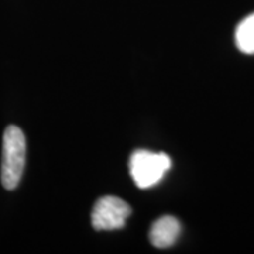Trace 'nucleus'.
Segmentation results:
<instances>
[{
  "instance_id": "20e7f679",
  "label": "nucleus",
  "mask_w": 254,
  "mask_h": 254,
  "mask_svg": "<svg viewBox=\"0 0 254 254\" xmlns=\"http://www.w3.org/2000/svg\"><path fill=\"white\" fill-rule=\"evenodd\" d=\"M180 233H181V225H180L178 219L167 215V216L158 219L151 226L150 242L154 247L167 249V247L175 245Z\"/></svg>"
},
{
  "instance_id": "7ed1b4c3",
  "label": "nucleus",
  "mask_w": 254,
  "mask_h": 254,
  "mask_svg": "<svg viewBox=\"0 0 254 254\" xmlns=\"http://www.w3.org/2000/svg\"><path fill=\"white\" fill-rule=\"evenodd\" d=\"M131 215L128 203L116 196L100 198L92 210V226L96 230H118Z\"/></svg>"
},
{
  "instance_id": "39448f33",
  "label": "nucleus",
  "mask_w": 254,
  "mask_h": 254,
  "mask_svg": "<svg viewBox=\"0 0 254 254\" xmlns=\"http://www.w3.org/2000/svg\"><path fill=\"white\" fill-rule=\"evenodd\" d=\"M236 46L245 54H254V14H250L236 28Z\"/></svg>"
},
{
  "instance_id": "f257e3e1",
  "label": "nucleus",
  "mask_w": 254,
  "mask_h": 254,
  "mask_svg": "<svg viewBox=\"0 0 254 254\" xmlns=\"http://www.w3.org/2000/svg\"><path fill=\"white\" fill-rule=\"evenodd\" d=\"M26 165V137L21 128L9 126L3 134L1 184L7 190L17 188Z\"/></svg>"
},
{
  "instance_id": "f03ea898",
  "label": "nucleus",
  "mask_w": 254,
  "mask_h": 254,
  "mask_svg": "<svg viewBox=\"0 0 254 254\" xmlns=\"http://www.w3.org/2000/svg\"><path fill=\"white\" fill-rule=\"evenodd\" d=\"M171 168V158L164 153L137 150L130 158V174L133 181L141 190L151 188L161 181Z\"/></svg>"
}]
</instances>
